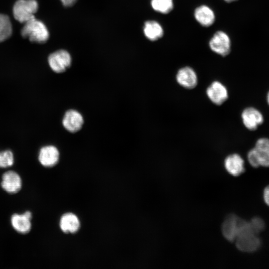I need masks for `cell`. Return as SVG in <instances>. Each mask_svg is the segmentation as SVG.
<instances>
[{"label":"cell","mask_w":269,"mask_h":269,"mask_svg":"<svg viewBox=\"0 0 269 269\" xmlns=\"http://www.w3.org/2000/svg\"><path fill=\"white\" fill-rule=\"evenodd\" d=\"M248 160L250 165L257 168L269 167V139L262 137L258 139L255 146L248 153Z\"/></svg>","instance_id":"6da1fadb"},{"label":"cell","mask_w":269,"mask_h":269,"mask_svg":"<svg viewBox=\"0 0 269 269\" xmlns=\"http://www.w3.org/2000/svg\"><path fill=\"white\" fill-rule=\"evenodd\" d=\"M20 33L23 38H27L32 42L43 43L49 38L48 30L45 25L35 17L24 23Z\"/></svg>","instance_id":"7a4b0ae2"},{"label":"cell","mask_w":269,"mask_h":269,"mask_svg":"<svg viewBox=\"0 0 269 269\" xmlns=\"http://www.w3.org/2000/svg\"><path fill=\"white\" fill-rule=\"evenodd\" d=\"M38 8L36 0H17L13 7V16L19 22L24 23L35 17L34 14Z\"/></svg>","instance_id":"3957f363"},{"label":"cell","mask_w":269,"mask_h":269,"mask_svg":"<svg viewBox=\"0 0 269 269\" xmlns=\"http://www.w3.org/2000/svg\"><path fill=\"white\" fill-rule=\"evenodd\" d=\"M253 231L240 235L235 241L237 248L246 253H252L257 251L261 246V240Z\"/></svg>","instance_id":"277c9868"},{"label":"cell","mask_w":269,"mask_h":269,"mask_svg":"<svg viewBox=\"0 0 269 269\" xmlns=\"http://www.w3.org/2000/svg\"><path fill=\"white\" fill-rule=\"evenodd\" d=\"M48 63L51 69L57 73L65 71L71 64L70 54L65 50H59L49 55Z\"/></svg>","instance_id":"5b68a950"},{"label":"cell","mask_w":269,"mask_h":269,"mask_svg":"<svg viewBox=\"0 0 269 269\" xmlns=\"http://www.w3.org/2000/svg\"><path fill=\"white\" fill-rule=\"evenodd\" d=\"M209 46L215 53L225 56L231 51V40L226 33L218 31L210 39Z\"/></svg>","instance_id":"8992f818"},{"label":"cell","mask_w":269,"mask_h":269,"mask_svg":"<svg viewBox=\"0 0 269 269\" xmlns=\"http://www.w3.org/2000/svg\"><path fill=\"white\" fill-rule=\"evenodd\" d=\"M0 186L9 194H16L21 189L22 181L19 174L13 170H8L1 176Z\"/></svg>","instance_id":"52a82bcc"},{"label":"cell","mask_w":269,"mask_h":269,"mask_svg":"<svg viewBox=\"0 0 269 269\" xmlns=\"http://www.w3.org/2000/svg\"><path fill=\"white\" fill-rule=\"evenodd\" d=\"M32 214L26 211L22 214L14 213L10 217V222L12 228L18 233L26 234L31 230Z\"/></svg>","instance_id":"ba28073f"},{"label":"cell","mask_w":269,"mask_h":269,"mask_svg":"<svg viewBox=\"0 0 269 269\" xmlns=\"http://www.w3.org/2000/svg\"><path fill=\"white\" fill-rule=\"evenodd\" d=\"M208 99L214 104L222 105L228 98V91L226 87L221 82L213 81L206 89Z\"/></svg>","instance_id":"9c48e42d"},{"label":"cell","mask_w":269,"mask_h":269,"mask_svg":"<svg viewBox=\"0 0 269 269\" xmlns=\"http://www.w3.org/2000/svg\"><path fill=\"white\" fill-rule=\"evenodd\" d=\"M241 118L244 126L250 131H255L264 121L262 113L257 109L249 107L243 111Z\"/></svg>","instance_id":"30bf717a"},{"label":"cell","mask_w":269,"mask_h":269,"mask_svg":"<svg viewBox=\"0 0 269 269\" xmlns=\"http://www.w3.org/2000/svg\"><path fill=\"white\" fill-rule=\"evenodd\" d=\"M176 80L180 86L186 89H193L198 84V77L195 71L188 66L179 69L176 75Z\"/></svg>","instance_id":"8fae6325"},{"label":"cell","mask_w":269,"mask_h":269,"mask_svg":"<svg viewBox=\"0 0 269 269\" xmlns=\"http://www.w3.org/2000/svg\"><path fill=\"white\" fill-rule=\"evenodd\" d=\"M59 156V152L57 147L50 145L44 146L40 149L38 159L44 167H52L58 162Z\"/></svg>","instance_id":"7c38bea8"},{"label":"cell","mask_w":269,"mask_h":269,"mask_svg":"<svg viewBox=\"0 0 269 269\" xmlns=\"http://www.w3.org/2000/svg\"><path fill=\"white\" fill-rule=\"evenodd\" d=\"M84 124L82 115L74 110L67 111L63 118L62 124L68 132L74 133L81 130Z\"/></svg>","instance_id":"4fadbf2b"},{"label":"cell","mask_w":269,"mask_h":269,"mask_svg":"<svg viewBox=\"0 0 269 269\" xmlns=\"http://www.w3.org/2000/svg\"><path fill=\"white\" fill-rule=\"evenodd\" d=\"M240 218L234 214L229 215L222 225V233L224 238L230 242L236 240L238 236Z\"/></svg>","instance_id":"5bb4252c"},{"label":"cell","mask_w":269,"mask_h":269,"mask_svg":"<svg viewBox=\"0 0 269 269\" xmlns=\"http://www.w3.org/2000/svg\"><path fill=\"white\" fill-rule=\"evenodd\" d=\"M226 170L234 176H238L245 171L244 160L237 153H233L226 157L224 160Z\"/></svg>","instance_id":"9a60e30c"},{"label":"cell","mask_w":269,"mask_h":269,"mask_svg":"<svg viewBox=\"0 0 269 269\" xmlns=\"http://www.w3.org/2000/svg\"><path fill=\"white\" fill-rule=\"evenodd\" d=\"M80 226L79 218L72 213H66L60 218L59 226L61 231L65 233H76L79 230Z\"/></svg>","instance_id":"2e32d148"},{"label":"cell","mask_w":269,"mask_h":269,"mask_svg":"<svg viewBox=\"0 0 269 269\" xmlns=\"http://www.w3.org/2000/svg\"><path fill=\"white\" fill-rule=\"evenodd\" d=\"M196 20L203 26H209L214 22L215 16L213 11L208 6L201 5L195 10Z\"/></svg>","instance_id":"e0dca14e"},{"label":"cell","mask_w":269,"mask_h":269,"mask_svg":"<svg viewBox=\"0 0 269 269\" xmlns=\"http://www.w3.org/2000/svg\"><path fill=\"white\" fill-rule=\"evenodd\" d=\"M143 32L147 38L155 41L163 35V30L160 24L154 20L147 21L144 23Z\"/></svg>","instance_id":"ac0fdd59"},{"label":"cell","mask_w":269,"mask_h":269,"mask_svg":"<svg viewBox=\"0 0 269 269\" xmlns=\"http://www.w3.org/2000/svg\"><path fill=\"white\" fill-rule=\"evenodd\" d=\"M12 25L9 17L0 13V42L8 38L12 34Z\"/></svg>","instance_id":"d6986e66"},{"label":"cell","mask_w":269,"mask_h":269,"mask_svg":"<svg viewBox=\"0 0 269 269\" xmlns=\"http://www.w3.org/2000/svg\"><path fill=\"white\" fill-rule=\"evenodd\" d=\"M151 5L152 8L161 13H168L173 8L172 0H151Z\"/></svg>","instance_id":"ffe728a7"},{"label":"cell","mask_w":269,"mask_h":269,"mask_svg":"<svg viewBox=\"0 0 269 269\" xmlns=\"http://www.w3.org/2000/svg\"><path fill=\"white\" fill-rule=\"evenodd\" d=\"M14 163V156L10 150L0 151V168H5L11 166Z\"/></svg>","instance_id":"44dd1931"},{"label":"cell","mask_w":269,"mask_h":269,"mask_svg":"<svg viewBox=\"0 0 269 269\" xmlns=\"http://www.w3.org/2000/svg\"><path fill=\"white\" fill-rule=\"evenodd\" d=\"M250 223L253 231L257 235L263 232L265 228V222L260 217L253 218Z\"/></svg>","instance_id":"7402d4cb"},{"label":"cell","mask_w":269,"mask_h":269,"mask_svg":"<svg viewBox=\"0 0 269 269\" xmlns=\"http://www.w3.org/2000/svg\"><path fill=\"white\" fill-rule=\"evenodd\" d=\"M263 195L265 203L269 206V185L264 189Z\"/></svg>","instance_id":"603a6c76"},{"label":"cell","mask_w":269,"mask_h":269,"mask_svg":"<svg viewBox=\"0 0 269 269\" xmlns=\"http://www.w3.org/2000/svg\"><path fill=\"white\" fill-rule=\"evenodd\" d=\"M63 5L70 6L73 5L77 0H60Z\"/></svg>","instance_id":"cb8c5ba5"},{"label":"cell","mask_w":269,"mask_h":269,"mask_svg":"<svg viewBox=\"0 0 269 269\" xmlns=\"http://www.w3.org/2000/svg\"><path fill=\"white\" fill-rule=\"evenodd\" d=\"M267 103L269 106V90L267 93Z\"/></svg>","instance_id":"d4e9b609"},{"label":"cell","mask_w":269,"mask_h":269,"mask_svg":"<svg viewBox=\"0 0 269 269\" xmlns=\"http://www.w3.org/2000/svg\"><path fill=\"white\" fill-rule=\"evenodd\" d=\"M224 0L227 1V2H232V1H235L236 0Z\"/></svg>","instance_id":"484cf974"}]
</instances>
